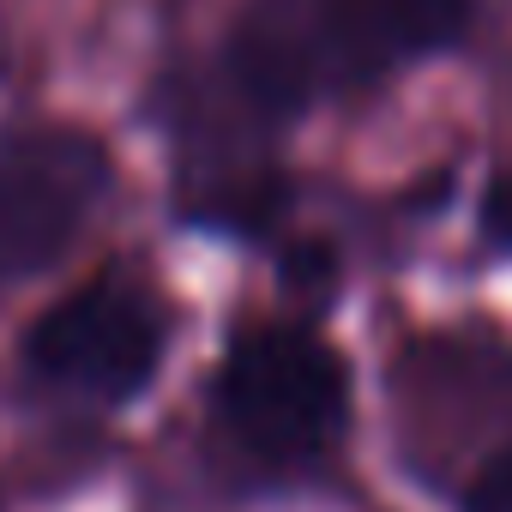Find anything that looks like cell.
Wrapping results in <instances>:
<instances>
[{
	"mask_svg": "<svg viewBox=\"0 0 512 512\" xmlns=\"http://www.w3.org/2000/svg\"><path fill=\"white\" fill-rule=\"evenodd\" d=\"M470 0H247L229 37V79L266 115H302L314 97L386 79L452 49Z\"/></svg>",
	"mask_w": 512,
	"mask_h": 512,
	"instance_id": "1",
	"label": "cell"
},
{
	"mask_svg": "<svg viewBox=\"0 0 512 512\" xmlns=\"http://www.w3.org/2000/svg\"><path fill=\"white\" fill-rule=\"evenodd\" d=\"M211 410L235 446L266 464L320 458L344 434L350 374L332 344L302 326H260L229 344L211 380Z\"/></svg>",
	"mask_w": 512,
	"mask_h": 512,
	"instance_id": "2",
	"label": "cell"
},
{
	"mask_svg": "<svg viewBox=\"0 0 512 512\" xmlns=\"http://www.w3.org/2000/svg\"><path fill=\"white\" fill-rule=\"evenodd\" d=\"M115 163L79 127L0 133V284L49 272L109 199Z\"/></svg>",
	"mask_w": 512,
	"mask_h": 512,
	"instance_id": "3",
	"label": "cell"
},
{
	"mask_svg": "<svg viewBox=\"0 0 512 512\" xmlns=\"http://www.w3.org/2000/svg\"><path fill=\"white\" fill-rule=\"evenodd\" d=\"M163 344H169V320L151 302V290L97 278L37 314L31 338H25V362L37 380L61 386L73 398L121 404L157 380Z\"/></svg>",
	"mask_w": 512,
	"mask_h": 512,
	"instance_id": "4",
	"label": "cell"
},
{
	"mask_svg": "<svg viewBox=\"0 0 512 512\" xmlns=\"http://www.w3.org/2000/svg\"><path fill=\"white\" fill-rule=\"evenodd\" d=\"M464 512H512V446L488 458V470L470 482V500Z\"/></svg>",
	"mask_w": 512,
	"mask_h": 512,
	"instance_id": "5",
	"label": "cell"
},
{
	"mask_svg": "<svg viewBox=\"0 0 512 512\" xmlns=\"http://www.w3.org/2000/svg\"><path fill=\"white\" fill-rule=\"evenodd\" d=\"M488 223L512 241V181H500V187H494V199H488Z\"/></svg>",
	"mask_w": 512,
	"mask_h": 512,
	"instance_id": "6",
	"label": "cell"
}]
</instances>
